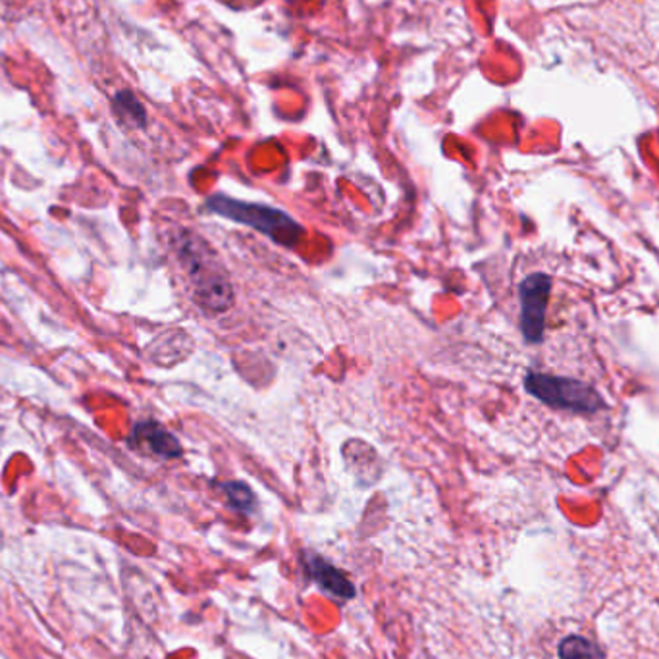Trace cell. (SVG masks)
I'll list each match as a JSON object with an SVG mask.
<instances>
[{"instance_id":"1","label":"cell","mask_w":659,"mask_h":659,"mask_svg":"<svg viewBox=\"0 0 659 659\" xmlns=\"http://www.w3.org/2000/svg\"><path fill=\"white\" fill-rule=\"evenodd\" d=\"M176 253L181 269L186 270L191 293L199 307L209 313H226L233 305V287L224 264L209 243L193 232L176 238Z\"/></svg>"},{"instance_id":"2","label":"cell","mask_w":659,"mask_h":659,"mask_svg":"<svg viewBox=\"0 0 659 659\" xmlns=\"http://www.w3.org/2000/svg\"><path fill=\"white\" fill-rule=\"evenodd\" d=\"M205 209L238 224L249 226L284 248H295L305 233V228L295 222L287 212L269 205L241 201L228 196H212L205 201Z\"/></svg>"},{"instance_id":"3","label":"cell","mask_w":659,"mask_h":659,"mask_svg":"<svg viewBox=\"0 0 659 659\" xmlns=\"http://www.w3.org/2000/svg\"><path fill=\"white\" fill-rule=\"evenodd\" d=\"M525 388L532 397L542 404L569 409L577 412H596L604 407V399L593 386L562 376L540 375L529 373L525 378Z\"/></svg>"},{"instance_id":"4","label":"cell","mask_w":659,"mask_h":659,"mask_svg":"<svg viewBox=\"0 0 659 659\" xmlns=\"http://www.w3.org/2000/svg\"><path fill=\"white\" fill-rule=\"evenodd\" d=\"M550 293H552V278L542 272L526 276L519 285L521 330L529 344H540L544 337Z\"/></svg>"},{"instance_id":"5","label":"cell","mask_w":659,"mask_h":659,"mask_svg":"<svg viewBox=\"0 0 659 659\" xmlns=\"http://www.w3.org/2000/svg\"><path fill=\"white\" fill-rule=\"evenodd\" d=\"M132 446L158 459H178L184 453L180 440L155 420H143L135 425Z\"/></svg>"},{"instance_id":"6","label":"cell","mask_w":659,"mask_h":659,"mask_svg":"<svg viewBox=\"0 0 659 659\" xmlns=\"http://www.w3.org/2000/svg\"><path fill=\"white\" fill-rule=\"evenodd\" d=\"M301 563H303V569L308 577L316 580V585L321 586L324 593L342 599L355 596V586L352 585V580L321 555L305 552L301 555Z\"/></svg>"},{"instance_id":"7","label":"cell","mask_w":659,"mask_h":659,"mask_svg":"<svg viewBox=\"0 0 659 659\" xmlns=\"http://www.w3.org/2000/svg\"><path fill=\"white\" fill-rule=\"evenodd\" d=\"M114 111L121 116L122 121L128 122L132 126L137 128H145L147 124V113L143 108L142 103L137 101L132 91H121L114 97Z\"/></svg>"},{"instance_id":"8","label":"cell","mask_w":659,"mask_h":659,"mask_svg":"<svg viewBox=\"0 0 659 659\" xmlns=\"http://www.w3.org/2000/svg\"><path fill=\"white\" fill-rule=\"evenodd\" d=\"M220 488H222L228 505L232 510L245 513V515L253 513V510H255V494L245 482H224Z\"/></svg>"},{"instance_id":"9","label":"cell","mask_w":659,"mask_h":659,"mask_svg":"<svg viewBox=\"0 0 659 659\" xmlns=\"http://www.w3.org/2000/svg\"><path fill=\"white\" fill-rule=\"evenodd\" d=\"M559 659H606L598 646L583 637L563 638Z\"/></svg>"}]
</instances>
